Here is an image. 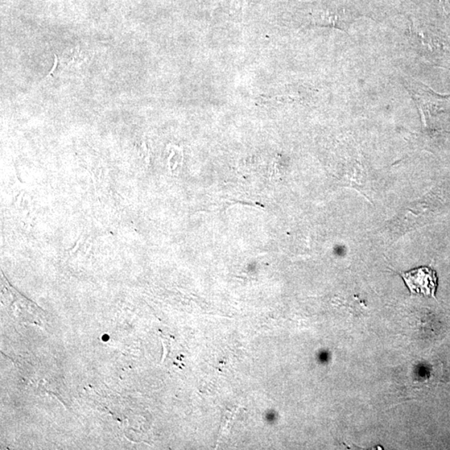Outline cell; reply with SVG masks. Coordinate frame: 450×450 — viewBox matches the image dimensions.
Listing matches in <instances>:
<instances>
[{
  "instance_id": "6da1fadb",
  "label": "cell",
  "mask_w": 450,
  "mask_h": 450,
  "mask_svg": "<svg viewBox=\"0 0 450 450\" xmlns=\"http://www.w3.org/2000/svg\"><path fill=\"white\" fill-rule=\"evenodd\" d=\"M404 83L418 107L423 125L429 128L431 119L444 111L449 96H441L414 78H406Z\"/></svg>"
},
{
  "instance_id": "277c9868",
  "label": "cell",
  "mask_w": 450,
  "mask_h": 450,
  "mask_svg": "<svg viewBox=\"0 0 450 450\" xmlns=\"http://www.w3.org/2000/svg\"><path fill=\"white\" fill-rule=\"evenodd\" d=\"M356 18V15L346 8H325L313 12L309 23L313 26H330L348 32Z\"/></svg>"
},
{
  "instance_id": "7a4b0ae2",
  "label": "cell",
  "mask_w": 450,
  "mask_h": 450,
  "mask_svg": "<svg viewBox=\"0 0 450 450\" xmlns=\"http://www.w3.org/2000/svg\"><path fill=\"white\" fill-rule=\"evenodd\" d=\"M2 282V295L5 296L6 304L12 316L21 323L44 325V311L38 305L24 298L18 291L7 284L6 280Z\"/></svg>"
},
{
  "instance_id": "3957f363",
  "label": "cell",
  "mask_w": 450,
  "mask_h": 450,
  "mask_svg": "<svg viewBox=\"0 0 450 450\" xmlns=\"http://www.w3.org/2000/svg\"><path fill=\"white\" fill-rule=\"evenodd\" d=\"M404 284L411 295H424L435 298L439 279L435 270L428 266L413 268L407 272H400Z\"/></svg>"
}]
</instances>
